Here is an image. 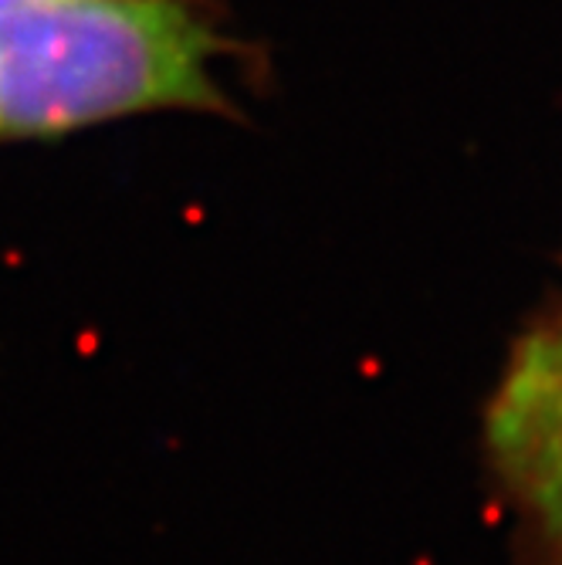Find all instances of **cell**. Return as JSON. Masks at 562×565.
<instances>
[{
	"mask_svg": "<svg viewBox=\"0 0 562 565\" xmlns=\"http://www.w3.org/2000/svg\"><path fill=\"white\" fill-rule=\"evenodd\" d=\"M218 51L214 31L180 0H34L0 14V136L224 109Z\"/></svg>",
	"mask_w": 562,
	"mask_h": 565,
	"instance_id": "1",
	"label": "cell"
},
{
	"mask_svg": "<svg viewBox=\"0 0 562 565\" xmlns=\"http://www.w3.org/2000/svg\"><path fill=\"white\" fill-rule=\"evenodd\" d=\"M495 468L562 565V329L529 335L488 409Z\"/></svg>",
	"mask_w": 562,
	"mask_h": 565,
	"instance_id": "2",
	"label": "cell"
},
{
	"mask_svg": "<svg viewBox=\"0 0 562 565\" xmlns=\"http://www.w3.org/2000/svg\"><path fill=\"white\" fill-rule=\"evenodd\" d=\"M28 4H34V0H0V14H11V11L28 8Z\"/></svg>",
	"mask_w": 562,
	"mask_h": 565,
	"instance_id": "3",
	"label": "cell"
}]
</instances>
